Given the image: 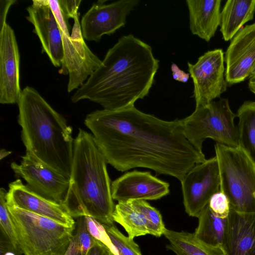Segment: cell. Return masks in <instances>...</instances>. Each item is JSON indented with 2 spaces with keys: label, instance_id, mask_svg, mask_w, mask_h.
<instances>
[{
  "label": "cell",
  "instance_id": "obj_26",
  "mask_svg": "<svg viewBox=\"0 0 255 255\" xmlns=\"http://www.w3.org/2000/svg\"><path fill=\"white\" fill-rule=\"evenodd\" d=\"M103 226L119 255H142L133 240L125 236L114 224Z\"/></svg>",
  "mask_w": 255,
  "mask_h": 255
},
{
  "label": "cell",
  "instance_id": "obj_38",
  "mask_svg": "<svg viewBox=\"0 0 255 255\" xmlns=\"http://www.w3.org/2000/svg\"><path fill=\"white\" fill-rule=\"evenodd\" d=\"M11 152L6 150L4 149H2L0 150V159H2L3 158L7 156L9 154H10Z\"/></svg>",
  "mask_w": 255,
  "mask_h": 255
},
{
  "label": "cell",
  "instance_id": "obj_17",
  "mask_svg": "<svg viewBox=\"0 0 255 255\" xmlns=\"http://www.w3.org/2000/svg\"><path fill=\"white\" fill-rule=\"evenodd\" d=\"M6 194L7 205L43 216L62 224L75 227L73 218L65 207L30 190L19 179L10 182Z\"/></svg>",
  "mask_w": 255,
  "mask_h": 255
},
{
  "label": "cell",
  "instance_id": "obj_21",
  "mask_svg": "<svg viewBox=\"0 0 255 255\" xmlns=\"http://www.w3.org/2000/svg\"><path fill=\"white\" fill-rule=\"evenodd\" d=\"M163 235L169 243L167 248L176 255H225L222 249L204 243L194 233L166 229Z\"/></svg>",
  "mask_w": 255,
  "mask_h": 255
},
{
  "label": "cell",
  "instance_id": "obj_2",
  "mask_svg": "<svg viewBox=\"0 0 255 255\" xmlns=\"http://www.w3.org/2000/svg\"><path fill=\"white\" fill-rule=\"evenodd\" d=\"M159 62L149 45L132 34L124 35L108 50L71 101L87 99L111 111L133 106L148 94Z\"/></svg>",
  "mask_w": 255,
  "mask_h": 255
},
{
  "label": "cell",
  "instance_id": "obj_18",
  "mask_svg": "<svg viewBox=\"0 0 255 255\" xmlns=\"http://www.w3.org/2000/svg\"><path fill=\"white\" fill-rule=\"evenodd\" d=\"M222 249L225 255H255V212L231 209Z\"/></svg>",
  "mask_w": 255,
  "mask_h": 255
},
{
  "label": "cell",
  "instance_id": "obj_14",
  "mask_svg": "<svg viewBox=\"0 0 255 255\" xmlns=\"http://www.w3.org/2000/svg\"><path fill=\"white\" fill-rule=\"evenodd\" d=\"M20 87V55L13 29L7 23L0 31V103L17 104Z\"/></svg>",
  "mask_w": 255,
  "mask_h": 255
},
{
  "label": "cell",
  "instance_id": "obj_16",
  "mask_svg": "<svg viewBox=\"0 0 255 255\" xmlns=\"http://www.w3.org/2000/svg\"><path fill=\"white\" fill-rule=\"evenodd\" d=\"M225 76L230 85L249 77L255 62V22L240 30L232 39L225 54Z\"/></svg>",
  "mask_w": 255,
  "mask_h": 255
},
{
  "label": "cell",
  "instance_id": "obj_5",
  "mask_svg": "<svg viewBox=\"0 0 255 255\" xmlns=\"http://www.w3.org/2000/svg\"><path fill=\"white\" fill-rule=\"evenodd\" d=\"M7 206L18 246L24 255H65L75 227Z\"/></svg>",
  "mask_w": 255,
  "mask_h": 255
},
{
  "label": "cell",
  "instance_id": "obj_8",
  "mask_svg": "<svg viewBox=\"0 0 255 255\" xmlns=\"http://www.w3.org/2000/svg\"><path fill=\"white\" fill-rule=\"evenodd\" d=\"M59 24L62 38L64 59L59 73L69 75L68 92L78 89L100 66L102 61L88 47L83 37L78 13L74 18L71 35L68 19L57 0H47Z\"/></svg>",
  "mask_w": 255,
  "mask_h": 255
},
{
  "label": "cell",
  "instance_id": "obj_19",
  "mask_svg": "<svg viewBox=\"0 0 255 255\" xmlns=\"http://www.w3.org/2000/svg\"><path fill=\"white\" fill-rule=\"evenodd\" d=\"M221 0H187L191 33L209 42L221 22Z\"/></svg>",
  "mask_w": 255,
  "mask_h": 255
},
{
  "label": "cell",
  "instance_id": "obj_6",
  "mask_svg": "<svg viewBox=\"0 0 255 255\" xmlns=\"http://www.w3.org/2000/svg\"><path fill=\"white\" fill-rule=\"evenodd\" d=\"M220 180V190L228 198L231 209L255 212V163L238 147L215 145Z\"/></svg>",
  "mask_w": 255,
  "mask_h": 255
},
{
  "label": "cell",
  "instance_id": "obj_10",
  "mask_svg": "<svg viewBox=\"0 0 255 255\" xmlns=\"http://www.w3.org/2000/svg\"><path fill=\"white\" fill-rule=\"evenodd\" d=\"M180 182L185 212L191 217L198 218L212 196L220 191L216 156L196 164Z\"/></svg>",
  "mask_w": 255,
  "mask_h": 255
},
{
  "label": "cell",
  "instance_id": "obj_36",
  "mask_svg": "<svg viewBox=\"0 0 255 255\" xmlns=\"http://www.w3.org/2000/svg\"><path fill=\"white\" fill-rule=\"evenodd\" d=\"M65 255H81L78 236L76 233L71 238L69 247Z\"/></svg>",
  "mask_w": 255,
  "mask_h": 255
},
{
  "label": "cell",
  "instance_id": "obj_12",
  "mask_svg": "<svg viewBox=\"0 0 255 255\" xmlns=\"http://www.w3.org/2000/svg\"><path fill=\"white\" fill-rule=\"evenodd\" d=\"M106 0L94 3L82 16L80 25L84 39L99 41L126 23L127 17L139 2V0H120L106 4Z\"/></svg>",
  "mask_w": 255,
  "mask_h": 255
},
{
  "label": "cell",
  "instance_id": "obj_7",
  "mask_svg": "<svg viewBox=\"0 0 255 255\" xmlns=\"http://www.w3.org/2000/svg\"><path fill=\"white\" fill-rule=\"evenodd\" d=\"M237 117L231 110L229 100L221 98L203 106L195 108L189 116L181 120L184 134L199 151L207 138L229 146L238 147V134L234 120Z\"/></svg>",
  "mask_w": 255,
  "mask_h": 255
},
{
  "label": "cell",
  "instance_id": "obj_23",
  "mask_svg": "<svg viewBox=\"0 0 255 255\" xmlns=\"http://www.w3.org/2000/svg\"><path fill=\"white\" fill-rule=\"evenodd\" d=\"M198 218V225L195 236L204 243L222 249L225 236L227 218L217 216L208 205Z\"/></svg>",
  "mask_w": 255,
  "mask_h": 255
},
{
  "label": "cell",
  "instance_id": "obj_34",
  "mask_svg": "<svg viewBox=\"0 0 255 255\" xmlns=\"http://www.w3.org/2000/svg\"><path fill=\"white\" fill-rule=\"evenodd\" d=\"M171 70L174 80L182 83H186L188 81L190 76L189 73H185L184 71L180 69L176 64L174 63L172 64Z\"/></svg>",
  "mask_w": 255,
  "mask_h": 255
},
{
  "label": "cell",
  "instance_id": "obj_30",
  "mask_svg": "<svg viewBox=\"0 0 255 255\" xmlns=\"http://www.w3.org/2000/svg\"><path fill=\"white\" fill-rule=\"evenodd\" d=\"M208 205L217 216L222 218H227L231 210L228 198L220 190L212 196Z\"/></svg>",
  "mask_w": 255,
  "mask_h": 255
},
{
  "label": "cell",
  "instance_id": "obj_13",
  "mask_svg": "<svg viewBox=\"0 0 255 255\" xmlns=\"http://www.w3.org/2000/svg\"><path fill=\"white\" fill-rule=\"evenodd\" d=\"M26 10V18L34 26L33 32L41 42L42 52L47 54L55 67H61L64 59L62 35L47 0H32Z\"/></svg>",
  "mask_w": 255,
  "mask_h": 255
},
{
  "label": "cell",
  "instance_id": "obj_40",
  "mask_svg": "<svg viewBox=\"0 0 255 255\" xmlns=\"http://www.w3.org/2000/svg\"><path fill=\"white\" fill-rule=\"evenodd\" d=\"M110 255H114V254H113L111 252V253H110Z\"/></svg>",
  "mask_w": 255,
  "mask_h": 255
},
{
  "label": "cell",
  "instance_id": "obj_22",
  "mask_svg": "<svg viewBox=\"0 0 255 255\" xmlns=\"http://www.w3.org/2000/svg\"><path fill=\"white\" fill-rule=\"evenodd\" d=\"M236 115L238 147L255 163V101L244 102Z\"/></svg>",
  "mask_w": 255,
  "mask_h": 255
},
{
  "label": "cell",
  "instance_id": "obj_9",
  "mask_svg": "<svg viewBox=\"0 0 255 255\" xmlns=\"http://www.w3.org/2000/svg\"><path fill=\"white\" fill-rule=\"evenodd\" d=\"M225 55L221 49L206 52L195 64L188 62V72L194 85L196 107L206 105L220 98L227 89Z\"/></svg>",
  "mask_w": 255,
  "mask_h": 255
},
{
  "label": "cell",
  "instance_id": "obj_37",
  "mask_svg": "<svg viewBox=\"0 0 255 255\" xmlns=\"http://www.w3.org/2000/svg\"><path fill=\"white\" fill-rule=\"evenodd\" d=\"M248 87L250 90L255 95V78H249Z\"/></svg>",
  "mask_w": 255,
  "mask_h": 255
},
{
  "label": "cell",
  "instance_id": "obj_4",
  "mask_svg": "<svg viewBox=\"0 0 255 255\" xmlns=\"http://www.w3.org/2000/svg\"><path fill=\"white\" fill-rule=\"evenodd\" d=\"M106 159L92 133L82 128L74 139L68 191L62 205L73 218L89 216L114 223L115 205Z\"/></svg>",
  "mask_w": 255,
  "mask_h": 255
},
{
  "label": "cell",
  "instance_id": "obj_3",
  "mask_svg": "<svg viewBox=\"0 0 255 255\" xmlns=\"http://www.w3.org/2000/svg\"><path fill=\"white\" fill-rule=\"evenodd\" d=\"M17 105L26 152L70 179L74 142L72 128L33 87L22 90Z\"/></svg>",
  "mask_w": 255,
  "mask_h": 255
},
{
  "label": "cell",
  "instance_id": "obj_1",
  "mask_svg": "<svg viewBox=\"0 0 255 255\" xmlns=\"http://www.w3.org/2000/svg\"><path fill=\"white\" fill-rule=\"evenodd\" d=\"M84 124L107 163L118 171L144 167L181 181L206 159L186 138L181 120L164 121L134 106L95 111Z\"/></svg>",
  "mask_w": 255,
  "mask_h": 255
},
{
  "label": "cell",
  "instance_id": "obj_31",
  "mask_svg": "<svg viewBox=\"0 0 255 255\" xmlns=\"http://www.w3.org/2000/svg\"><path fill=\"white\" fill-rule=\"evenodd\" d=\"M81 0H60L59 3L61 9L67 19L74 17L78 13V9Z\"/></svg>",
  "mask_w": 255,
  "mask_h": 255
},
{
  "label": "cell",
  "instance_id": "obj_25",
  "mask_svg": "<svg viewBox=\"0 0 255 255\" xmlns=\"http://www.w3.org/2000/svg\"><path fill=\"white\" fill-rule=\"evenodd\" d=\"M130 201L133 206L144 217L149 234L156 237L163 235L166 228L159 211L145 200H136Z\"/></svg>",
  "mask_w": 255,
  "mask_h": 255
},
{
  "label": "cell",
  "instance_id": "obj_20",
  "mask_svg": "<svg viewBox=\"0 0 255 255\" xmlns=\"http://www.w3.org/2000/svg\"><path fill=\"white\" fill-rule=\"evenodd\" d=\"M255 0H229L221 12L220 31L226 41L232 40L243 25L254 18Z\"/></svg>",
  "mask_w": 255,
  "mask_h": 255
},
{
  "label": "cell",
  "instance_id": "obj_29",
  "mask_svg": "<svg viewBox=\"0 0 255 255\" xmlns=\"http://www.w3.org/2000/svg\"><path fill=\"white\" fill-rule=\"evenodd\" d=\"M76 227V233L78 236L81 255H86L95 245L97 240L88 231L85 217L78 218Z\"/></svg>",
  "mask_w": 255,
  "mask_h": 255
},
{
  "label": "cell",
  "instance_id": "obj_32",
  "mask_svg": "<svg viewBox=\"0 0 255 255\" xmlns=\"http://www.w3.org/2000/svg\"><path fill=\"white\" fill-rule=\"evenodd\" d=\"M0 255H19L11 242L0 234Z\"/></svg>",
  "mask_w": 255,
  "mask_h": 255
},
{
  "label": "cell",
  "instance_id": "obj_35",
  "mask_svg": "<svg viewBox=\"0 0 255 255\" xmlns=\"http://www.w3.org/2000/svg\"><path fill=\"white\" fill-rule=\"evenodd\" d=\"M111 251L103 243L97 240L95 245L86 255H110Z\"/></svg>",
  "mask_w": 255,
  "mask_h": 255
},
{
  "label": "cell",
  "instance_id": "obj_27",
  "mask_svg": "<svg viewBox=\"0 0 255 255\" xmlns=\"http://www.w3.org/2000/svg\"><path fill=\"white\" fill-rule=\"evenodd\" d=\"M5 189H0V233L9 240L19 255L22 254L17 241L14 226L6 203Z\"/></svg>",
  "mask_w": 255,
  "mask_h": 255
},
{
  "label": "cell",
  "instance_id": "obj_33",
  "mask_svg": "<svg viewBox=\"0 0 255 255\" xmlns=\"http://www.w3.org/2000/svg\"><path fill=\"white\" fill-rule=\"evenodd\" d=\"M16 2L15 0H0V27L6 23V18L11 5Z\"/></svg>",
  "mask_w": 255,
  "mask_h": 255
},
{
  "label": "cell",
  "instance_id": "obj_39",
  "mask_svg": "<svg viewBox=\"0 0 255 255\" xmlns=\"http://www.w3.org/2000/svg\"><path fill=\"white\" fill-rule=\"evenodd\" d=\"M255 78V62L252 67L249 78Z\"/></svg>",
  "mask_w": 255,
  "mask_h": 255
},
{
  "label": "cell",
  "instance_id": "obj_15",
  "mask_svg": "<svg viewBox=\"0 0 255 255\" xmlns=\"http://www.w3.org/2000/svg\"><path fill=\"white\" fill-rule=\"evenodd\" d=\"M114 200L128 202L159 199L169 193V184L148 171L133 170L117 178L111 184Z\"/></svg>",
  "mask_w": 255,
  "mask_h": 255
},
{
  "label": "cell",
  "instance_id": "obj_28",
  "mask_svg": "<svg viewBox=\"0 0 255 255\" xmlns=\"http://www.w3.org/2000/svg\"><path fill=\"white\" fill-rule=\"evenodd\" d=\"M85 218L87 228L91 235L96 240L105 245L114 255H119L103 225L91 217L85 216Z\"/></svg>",
  "mask_w": 255,
  "mask_h": 255
},
{
  "label": "cell",
  "instance_id": "obj_24",
  "mask_svg": "<svg viewBox=\"0 0 255 255\" xmlns=\"http://www.w3.org/2000/svg\"><path fill=\"white\" fill-rule=\"evenodd\" d=\"M114 222L121 225L131 239L149 234L146 221L130 201L119 202L113 214Z\"/></svg>",
  "mask_w": 255,
  "mask_h": 255
},
{
  "label": "cell",
  "instance_id": "obj_11",
  "mask_svg": "<svg viewBox=\"0 0 255 255\" xmlns=\"http://www.w3.org/2000/svg\"><path fill=\"white\" fill-rule=\"evenodd\" d=\"M20 163L13 162L10 167L22 177L26 186L40 196L62 204L67 195L70 179L48 167L26 152Z\"/></svg>",
  "mask_w": 255,
  "mask_h": 255
}]
</instances>
